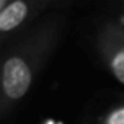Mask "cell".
Listing matches in <instances>:
<instances>
[{
    "mask_svg": "<svg viewBox=\"0 0 124 124\" xmlns=\"http://www.w3.org/2000/svg\"><path fill=\"white\" fill-rule=\"evenodd\" d=\"M29 5L23 0L0 2V32L3 35L18 29L29 15Z\"/></svg>",
    "mask_w": 124,
    "mask_h": 124,
    "instance_id": "3",
    "label": "cell"
},
{
    "mask_svg": "<svg viewBox=\"0 0 124 124\" xmlns=\"http://www.w3.org/2000/svg\"><path fill=\"white\" fill-rule=\"evenodd\" d=\"M29 53H12L5 58L2 67V91L3 96L10 101H19L23 98L32 82L35 67L29 63Z\"/></svg>",
    "mask_w": 124,
    "mask_h": 124,
    "instance_id": "1",
    "label": "cell"
},
{
    "mask_svg": "<svg viewBox=\"0 0 124 124\" xmlns=\"http://www.w3.org/2000/svg\"><path fill=\"white\" fill-rule=\"evenodd\" d=\"M99 50L112 76L124 85V29L118 26L107 28L101 35Z\"/></svg>",
    "mask_w": 124,
    "mask_h": 124,
    "instance_id": "2",
    "label": "cell"
},
{
    "mask_svg": "<svg viewBox=\"0 0 124 124\" xmlns=\"http://www.w3.org/2000/svg\"><path fill=\"white\" fill-rule=\"evenodd\" d=\"M99 124H124V102L109 108L104 117H101Z\"/></svg>",
    "mask_w": 124,
    "mask_h": 124,
    "instance_id": "4",
    "label": "cell"
}]
</instances>
